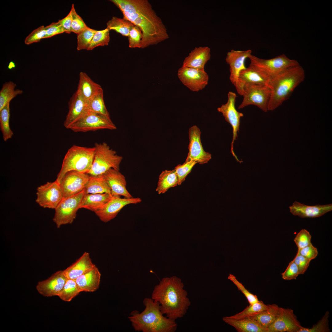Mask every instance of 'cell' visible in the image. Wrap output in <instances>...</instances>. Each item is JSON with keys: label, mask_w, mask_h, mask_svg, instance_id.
I'll return each instance as SVG.
<instances>
[{"label": "cell", "mask_w": 332, "mask_h": 332, "mask_svg": "<svg viewBox=\"0 0 332 332\" xmlns=\"http://www.w3.org/2000/svg\"><path fill=\"white\" fill-rule=\"evenodd\" d=\"M298 251L302 255L311 261L316 257L318 253L317 248L311 243L302 248L298 249Z\"/></svg>", "instance_id": "cell-51"}, {"label": "cell", "mask_w": 332, "mask_h": 332, "mask_svg": "<svg viewBox=\"0 0 332 332\" xmlns=\"http://www.w3.org/2000/svg\"><path fill=\"white\" fill-rule=\"evenodd\" d=\"M84 190L85 194H111L110 188L103 174L95 176L90 175Z\"/></svg>", "instance_id": "cell-32"}, {"label": "cell", "mask_w": 332, "mask_h": 332, "mask_svg": "<svg viewBox=\"0 0 332 332\" xmlns=\"http://www.w3.org/2000/svg\"><path fill=\"white\" fill-rule=\"evenodd\" d=\"M77 90L88 102L99 93L103 92L98 84L94 82L83 72L79 73V79Z\"/></svg>", "instance_id": "cell-27"}, {"label": "cell", "mask_w": 332, "mask_h": 332, "mask_svg": "<svg viewBox=\"0 0 332 332\" xmlns=\"http://www.w3.org/2000/svg\"><path fill=\"white\" fill-rule=\"evenodd\" d=\"M151 298L158 302L164 314L175 321L185 316L191 304L184 283L175 276L163 278L155 286Z\"/></svg>", "instance_id": "cell-2"}, {"label": "cell", "mask_w": 332, "mask_h": 332, "mask_svg": "<svg viewBox=\"0 0 332 332\" xmlns=\"http://www.w3.org/2000/svg\"><path fill=\"white\" fill-rule=\"evenodd\" d=\"M89 110L110 119L105 107L103 97V92L99 93L88 102Z\"/></svg>", "instance_id": "cell-38"}, {"label": "cell", "mask_w": 332, "mask_h": 332, "mask_svg": "<svg viewBox=\"0 0 332 332\" xmlns=\"http://www.w3.org/2000/svg\"><path fill=\"white\" fill-rule=\"evenodd\" d=\"M271 95V90L268 85L246 84L243 87V100L238 109L252 105L267 112Z\"/></svg>", "instance_id": "cell-8"}, {"label": "cell", "mask_w": 332, "mask_h": 332, "mask_svg": "<svg viewBox=\"0 0 332 332\" xmlns=\"http://www.w3.org/2000/svg\"><path fill=\"white\" fill-rule=\"evenodd\" d=\"M270 78L258 71L251 65L239 73L238 78V88L237 91L240 95L243 94V87L247 83L265 85L269 86Z\"/></svg>", "instance_id": "cell-23"}, {"label": "cell", "mask_w": 332, "mask_h": 332, "mask_svg": "<svg viewBox=\"0 0 332 332\" xmlns=\"http://www.w3.org/2000/svg\"><path fill=\"white\" fill-rule=\"evenodd\" d=\"M10 103H7L0 110V128L5 141L11 138L13 135V132L10 129L9 124Z\"/></svg>", "instance_id": "cell-35"}, {"label": "cell", "mask_w": 332, "mask_h": 332, "mask_svg": "<svg viewBox=\"0 0 332 332\" xmlns=\"http://www.w3.org/2000/svg\"><path fill=\"white\" fill-rule=\"evenodd\" d=\"M103 175L110 188L112 195L122 196L126 198L133 197L126 188L125 176L119 170L111 168Z\"/></svg>", "instance_id": "cell-21"}, {"label": "cell", "mask_w": 332, "mask_h": 332, "mask_svg": "<svg viewBox=\"0 0 332 332\" xmlns=\"http://www.w3.org/2000/svg\"><path fill=\"white\" fill-rule=\"evenodd\" d=\"M95 148L73 145L68 149L63 160L56 181L59 183L65 174L71 171L87 173L93 160Z\"/></svg>", "instance_id": "cell-5"}, {"label": "cell", "mask_w": 332, "mask_h": 332, "mask_svg": "<svg viewBox=\"0 0 332 332\" xmlns=\"http://www.w3.org/2000/svg\"><path fill=\"white\" fill-rule=\"evenodd\" d=\"M46 34L45 38L51 37L55 35L65 32V30L59 20L53 22L45 27Z\"/></svg>", "instance_id": "cell-50"}, {"label": "cell", "mask_w": 332, "mask_h": 332, "mask_svg": "<svg viewBox=\"0 0 332 332\" xmlns=\"http://www.w3.org/2000/svg\"><path fill=\"white\" fill-rule=\"evenodd\" d=\"M248 58L250 65L270 78L290 67L299 65L297 60L291 59L284 54L266 59L251 54Z\"/></svg>", "instance_id": "cell-7"}, {"label": "cell", "mask_w": 332, "mask_h": 332, "mask_svg": "<svg viewBox=\"0 0 332 332\" xmlns=\"http://www.w3.org/2000/svg\"><path fill=\"white\" fill-rule=\"evenodd\" d=\"M305 78V71L300 65L290 67L270 78L271 90L268 111H273L291 96Z\"/></svg>", "instance_id": "cell-4"}, {"label": "cell", "mask_w": 332, "mask_h": 332, "mask_svg": "<svg viewBox=\"0 0 332 332\" xmlns=\"http://www.w3.org/2000/svg\"><path fill=\"white\" fill-rule=\"evenodd\" d=\"M109 30L105 29L97 30L87 50H90L98 46L107 45L110 41Z\"/></svg>", "instance_id": "cell-40"}, {"label": "cell", "mask_w": 332, "mask_h": 332, "mask_svg": "<svg viewBox=\"0 0 332 332\" xmlns=\"http://www.w3.org/2000/svg\"><path fill=\"white\" fill-rule=\"evenodd\" d=\"M178 184V177L175 169L166 170L159 176L156 191L159 194H164L169 188Z\"/></svg>", "instance_id": "cell-31"}, {"label": "cell", "mask_w": 332, "mask_h": 332, "mask_svg": "<svg viewBox=\"0 0 332 332\" xmlns=\"http://www.w3.org/2000/svg\"><path fill=\"white\" fill-rule=\"evenodd\" d=\"M69 110L64 123L68 129L80 119L89 110L88 102L77 91L70 99L69 104Z\"/></svg>", "instance_id": "cell-19"}, {"label": "cell", "mask_w": 332, "mask_h": 332, "mask_svg": "<svg viewBox=\"0 0 332 332\" xmlns=\"http://www.w3.org/2000/svg\"><path fill=\"white\" fill-rule=\"evenodd\" d=\"M311 236L310 232L305 229H302L297 234L294 240L298 249H300L311 243Z\"/></svg>", "instance_id": "cell-47"}, {"label": "cell", "mask_w": 332, "mask_h": 332, "mask_svg": "<svg viewBox=\"0 0 332 332\" xmlns=\"http://www.w3.org/2000/svg\"><path fill=\"white\" fill-rule=\"evenodd\" d=\"M89 253L85 252L74 263L63 271L67 279L75 280L84 273L94 267Z\"/></svg>", "instance_id": "cell-26"}, {"label": "cell", "mask_w": 332, "mask_h": 332, "mask_svg": "<svg viewBox=\"0 0 332 332\" xmlns=\"http://www.w3.org/2000/svg\"><path fill=\"white\" fill-rule=\"evenodd\" d=\"M290 212L302 218H314L321 216L332 210V204L308 206L295 201L289 207Z\"/></svg>", "instance_id": "cell-22"}, {"label": "cell", "mask_w": 332, "mask_h": 332, "mask_svg": "<svg viewBox=\"0 0 332 332\" xmlns=\"http://www.w3.org/2000/svg\"><path fill=\"white\" fill-rule=\"evenodd\" d=\"M15 66V65L13 61H11L8 65V69H11L13 68H14Z\"/></svg>", "instance_id": "cell-53"}, {"label": "cell", "mask_w": 332, "mask_h": 332, "mask_svg": "<svg viewBox=\"0 0 332 332\" xmlns=\"http://www.w3.org/2000/svg\"><path fill=\"white\" fill-rule=\"evenodd\" d=\"M72 20V11L70 10L68 14L62 19L59 20L65 32L70 34L71 32V29Z\"/></svg>", "instance_id": "cell-52"}, {"label": "cell", "mask_w": 332, "mask_h": 332, "mask_svg": "<svg viewBox=\"0 0 332 332\" xmlns=\"http://www.w3.org/2000/svg\"><path fill=\"white\" fill-rule=\"evenodd\" d=\"M120 196H113L112 198L100 210L95 213L102 222L106 223L114 218L125 206L137 204L142 201L139 197L122 198Z\"/></svg>", "instance_id": "cell-16"}, {"label": "cell", "mask_w": 332, "mask_h": 332, "mask_svg": "<svg viewBox=\"0 0 332 332\" xmlns=\"http://www.w3.org/2000/svg\"><path fill=\"white\" fill-rule=\"evenodd\" d=\"M269 307V305H266L262 301H259L249 304L241 312L230 317L237 319L248 317L267 310Z\"/></svg>", "instance_id": "cell-37"}, {"label": "cell", "mask_w": 332, "mask_h": 332, "mask_svg": "<svg viewBox=\"0 0 332 332\" xmlns=\"http://www.w3.org/2000/svg\"><path fill=\"white\" fill-rule=\"evenodd\" d=\"M281 308L276 304L269 305L267 310L251 316L250 317L259 326L267 329L275 321L279 315Z\"/></svg>", "instance_id": "cell-30"}, {"label": "cell", "mask_w": 332, "mask_h": 332, "mask_svg": "<svg viewBox=\"0 0 332 332\" xmlns=\"http://www.w3.org/2000/svg\"><path fill=\"white\" fill-rule=\"evenodd\" d=\"M302 327L292 310L281 308L279 315L267 332H298Z\"/></svg>", "instance_id": "cell-18"}, {"label": "cell", "mask_w": 332, "mask_h": 332, "mask_svg": "<svg viewBox=\"0 0 332 332\" xmlns=\"http://www.w3.org/2000/svg\"><path fill=\"white\" fill-rule=\"evenodd\" d=\"M142 36L140 29L136 26H133L130 30L128 36L129 47L131 48H141Z\"/></svg>", "instance_id": "cell-42"}, {"label": "cell", "mask_w": 332, "mask_h": 332, "mask_svg": "<svg viewBox=\"0 0 332 332\" xmlns=\"http://www.w3.org/2000/svg\"><path fill=\"white\" fill-rule=\"evenodd\" d=\"M282 278L285 280L296 279L299 275L298 268L292 260L289 263L285 271L281 274Z\"/></svg>", "instance_id": "cell-48"}, {"label": "cell", "mask_w": 332, "mask_h": 332, "mask_svg": "<svg viewBox=\"0 0 332 332\" xmlns=\"http://www.w3.org/2000/svg\"><path fill=\"white\" fill-rule=\"evenodd\" d=\"M228 279L232 282L237 287L238 290H240L244 294L249 304H253L259 301L257 296L251 293L248 291L242 284L236 279L235 276L229 274Z\"/></svg>", "instance_id": "cell-45"}, {"label": "cell", "mask_w": 332, "mask_h": 332, "mask_svg": "<svg viewBox=\"0 0 332 332\" xmlns=\"http://www.w3.org/2000/svg\"><path fill=\"white\" fill-rule=\"evenodd\" d=\"M329 313L327 311L317 323L310 328L303 327L298 332H326L330 331L328 325Z\"/></svg>", "instance_id": "cell-43"}, {"label": "cell", "mask_w": 332, "mask_h": 332, "mask_svg": "<svg viewBox=\"0 0 332 332\" xmlns=\"http://www.w3.org/2000/svg\"><path fill=\"white\" fill-rule=\"evenodd\" d=\"M110 1L118 7L124 18L141 30V48L157 45L169 38L165 26L148 0Z\"/></svg>", "instance_id": "cell-1"}, {"label": "cell", "mask_w": 332, "mask_h": 332, "mask_svg": "<svg viewBox=\"0 0 332 332\" xmlns=\"http://www.w3.org/2000/svg\"><path fill=\"white\" fill-rule=\"evenodd\" d=\"M223 321L233 326L238 332H267L266 330L250 317L234 318L224 317Z\"/></svg>", "instance_id": "cell-29"}, {"label": "cell", "mask_w": 332, "mask_h": 332, "mask_svg": "<svg viewBox=\"0 0 332 332\" xmlns=\"http://www.w3.org/2000/svg\"><path fill=\"white\" fill-rule=\"evenodd\" d=\"M228 100L227 102L223 104L217 109V111L221 113L226 121L231 125L233 130V137L231 144V152L237 161L240 162L234 153L233 144L234 141L238 137L237 133L239 132L240 124V119L243 114L238 111L235 107V103L237 97L235 93L229 91L227 94Z\"/></svg>", "instance_id": "cell-11"}, {"label": "cell", "mask_w": 332, "mask_h": 332, "mask_svg": "<svg viewBox=\"0 0 332 332\" xmlns=\"http://www.w3.org/2000/svg\"><path fill=\"white\" fill-rule=\"evenodd\" d=\"M36 202L44 208L55 209L63 199L59 183L47 182L37 189Z\"/></svg>", "instance_id": "cell-12"}, {"label": "cell", "mask_w": 332, "mask_h": 332, "mask_svg": "<svg viewBox=\"0 0 332 332\" xmlns=\"http://www.w3.org/2000/svg\"><path fill=\"white\" fill-rule=\"evenodd\" d=\"M67 279L63 271H58L48 279L38 282L36 289L40 294L44 296H58Z\"/></svg>", "instance_id": "cell-20"}, {"label": "cell", "mask_w": 332, "mask_h": 332, "mask_svg": "<svg viewBox=\"0 0 332 332\" xmlns=\"http://www.w3.org/2000/svg\"><path fill=\"white\" fill-rule=\"evenodd\" d=\"M178 77L184 85L190 90L198 92L208 85L209 76L205 70L182 66L177 72Z\"/></svg>", "instance_id": "cell-14"}, {"label": "cell", "mask_w": 332, "mask_h": 332, "mask_svg": "<svg viewBox=\"0 0 332 332\" xmlns=\"http://www.w3.org/2000/svg\"><path fill=\"white\" fill-rule=\"evenodd\" d=\"M251 49L246 50H231L228 52L225 59L229 65L230 80L235 86L236 91L238 88V78L240 72L245 69V61L251 54Z\"/></svg>", "instance_id": "cell-17"}, {"label": "cell", "mask_w": 332, "mask_h": 332, "mask_svg": "<svg viewBox=\"0 0 332 332\" xmlns=\"http://www.w3.org/2000/svg\"><path fill=\"white\" fill-rule=\"evenodd\" d=\"M106 24L107 28L109 30H114L126 37L128 36L131 28L135 25L124 17L120 18L115 16L113 17Z\"/></svg>", "instance_id": "cell-34"}, {"label": "cell", "mask_w": 332, "mask_h": 332, "mask_svg": "<svg viewBox=\"0 0 332 332\" xmlns=\"http://www.w3.org/2000/svg\"><path fill=\"white\" fill-rule=\"evenodd\" d=\"M293 260L298 267L299 275L304 274L309 267L311 261L300 255L298 251Z\"/></svg>", "instance_id": "cell-49"}, {"label": "cell", "mask_w": 332, "mask_h": 332, "mask_svg": "<svg viewBox=\"0 0 332 332\" xmlns=\"http://www.w3.org/2000/svg\"><path fill=\"white\" fill-rule=\"evenodd\" d=\"M89 176L86 173L75 171L66 172L59 183L63 198L74 195L84 190Z\"/></svg>", "instance_id": "cell-13"}, {"label": "cell", "mask_w": 332, "mask_h": 332, "mask_svg": "<svg viewBox=\"0 0 332 332\" xmlns=\"http://www.w3.org/2000/svg\"><path fill=\"white\" fill-rule=\"evenodd\" d=\"M111 194H85L79 204V208H84L94 213L100 210L112 197Z\"/></svg>", "instance_id": "cell-28"}, {"label": "cell", "mask_w": 332, "mask_h": 332, "mask_svg": "<svg viewBox=\"0 0 332 332\" xmlns=\"http://www.w3.org/2000/svg\"><path fill=\"white\" fill-rule=\"evenodd\" d=\"M210 57V49L209 47H196L185 58L182 66L204 70L205 65Z\"/></svg>", "instance_id": "cell-24"}, {"label": "cell", "mask_w": 332, "mask_h": 332, "mask_svg": "<svg viewBox=\"0 0 332 332\" xmlns=\"http://www.w3.org/2000/svg\"><path fill=\"white\" fill-rule=\"evenodd\" d=\"M94 159L91 168L86 173L91 176L104 174L111 168L120 170L123 157L105 142L96 143Z\"/></svg>", "instance_id": "cell-6"}, {"label": "cell", "mask_w": 332, "mask_h": 332, "mask_svg": "<svg viewBox=\"0 0 332 332\" xmlns=\"http://www.w3.org/2000/svg\"><path fill=\"white\" fill-rule=\"evenodd\" d=\"M201 131L196 125L189 130L188 153L185 162L195 160L200 164L208 163L211 158V154L205 152L203 148L200 139Z\"/></svg>", "instance_id": "cell-15"}, {"label": "cell", "mask_w": 332, "mask_h": 332, "mask_svg": "<svg viewBox=\"0 0 332 332\" xmlns=\"http://www.w3.org/2000/svg\"><path fill=\"white\" fill-rule=\"evenodd\" d=\"M46 32L45 27L42 26L33 30L25 38L24 43L28 45L38 42L41 39L45 38Z\"/></svg>", "instance_id": "cell-46"}, {"label": "cell", "mask_w": 332, "mask_h": 332, "mask_svg": "<svg viewBox=\"0 0 332 332\" xmlns=\"http://www.w3.org/2000/svg\"><path fill=\"white\" fill-rule=\"evenodd\" d=\"M81 292L75 279H67L58 296L62 300L70 302Z\"/></svg>", "instance_id": "cell-36"}, {"label": "cell", "mask_w": 332, "mask_h": 332, "mask_svg": "<svg viewBox=\"0 0 332 332\" xmlns=\"http://www.w3.org/2000/svg\"><path fill=\"white\" fill-rule=\"evenodd\" d=\"M197 163L195 160H191L184 162L182 164H179L176 166L174 169L177 175L178 179V184L180 185L185 180L188 174L190 172L193 167Z\"/></svg>", "instance_id": "cell-41"}, {"label": "cell", "mask_w": 332, "mask_h": 332, "mask_svg": "<svg viewBox=\"0 0 332 332\" xmlns=\"http://www.w3.org/2000/svg\"><path fill=\"white\" fill-rule=\"evenodd\" d=\"M101 277V273L95 265L75 280L81 292H93L98 288Z\"/></svg>", "instance_id": "cell-25"}, {"label": "cell", "mask_w": 332, "mask_h": 332, "mask_svg": "<svg viewBox=\"0 0 332 332\" xmlns=\"http://www.w3.org/2000/svg\"><path fill=\"white\" fill-rule=\"evenodd\" d=\"M17 85L12 81L5 82L0 91V110L14 98L22 94V90L15 89Z\"/></svg>", "instance_id": "cell-33"}, {"label": "cell", "mask_w": 332, "mask_h": 332, "mask_svg": "<svg viewBox=\"0 0 332 332\" xmlns=\"http://www.w3.org/2000/svg\"><path fill=\"white\" fill-rule=\"evenodd\" d=\"M117 127L110 119L89 110L70 129L74 132H86L101 129L114 130Z\"/></svg>", "instance_id": "cell-10"}, {"label": "cell", "mask_w": 332, "mask_h": 332, "mask_svg": "<svg viewBox=\"0 0 332 332\" xmlns=\"http://www.w3.org/2000/svg\"><path fill=\"white\" fill-rule=\"evenodd\" d=\"M96 31L88 27L77 34V50L85 49L87 50Z\"/></svg>", "instance_id": "cell-39"}, {"label": "cell", "mask_w": 332, "mask_h": 332, "mask_svg": "<svg viewBox=\"0 0 332 332\" xmlns=\"http://www.w3.org/2000/svg\"><path fill=\"white\" fill-rule=\"evenodd\" d=\"M85 194L84 189L69 197L63 198L56 208L53 220L58 228L61 226L72 223L76 218L79 206Z\"/></svg>", "instance_id": "cell-9"}, {"label": "cell", "mask_w": 332, "mask_h": 332, "mask_svg": "<svg viewBox=\"0 0 332 332\" xmlns=\"http://www.w3.org/2000/svg\"><path fill=\"white\" fill-rule=\"evenodd\" d=\"M144 310L132 311L128 317L135 331L142 332H175L177 324L162 312L159 304L151 298L144 299Z\"/></svg>", "instance_id": "cell-3"}, {"label": "cell", "mask_w": 332, "mask_h": 332, "mask_svg": "<svg viewBox=\"0 0 332 332\" xmlns=\"http://www.w3.org/2000/svg\"><path fill=\"white\" fill-rule=\"evenodd\" d=\"M71 10L72 16L71 31L78 34L88 26L82 18L76 12L73 4H72Z\"/></svg>", "instance_id": "cell-44"}]
</instances>
